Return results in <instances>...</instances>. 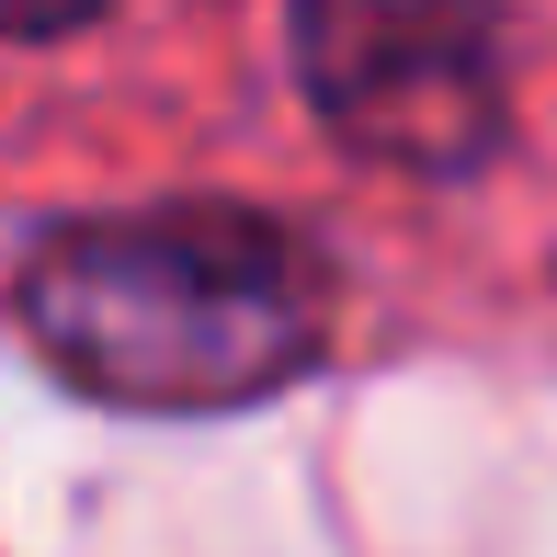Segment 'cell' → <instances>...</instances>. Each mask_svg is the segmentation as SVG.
Here are the masks:
<instances>
[{"mask_svg": "<svg viewBox=\"0 0 557 557\" xmlns=\"http://www.w3.org/2000/svg\"><path fill=\"white\" fill-rule=\"evenodd\" d=\"M12 319L81 398L160 421L250 410L296 387L331 342L319 250L262 206H148V216H69L23 250Z\"/></svg>", "mask_w": 557, "mask_h": 557, "instance_id": "cell-1", "label": "cell"}, {"mask_svg": "<svg viewBox=\"0 0 557 557\" xmlns=\"http://www.w3.org/2000/svg\"><path fill=\"white\" fill-rule=\"evenodd\" d=\"M296 81L352 160L455 183L500 148V0H296Z\"/></svg>", "mask_w": 557, "mask_h": 557, "instance_id": "cell-2", "label": "cell"}, {"mask_svg": "<svg viewBox=\"0 0 557 557\" xmlns=\"http://www.w3.org/2000/svg\"><path fill=\"white\" fill-rule=\"evenodd\" d=\"M103 0H0V35H81Z\"/></svg>", "mask_w": 557, "mask_h": 557, "instance_id": "cell-3", "label": "cell"}]
</instances>
